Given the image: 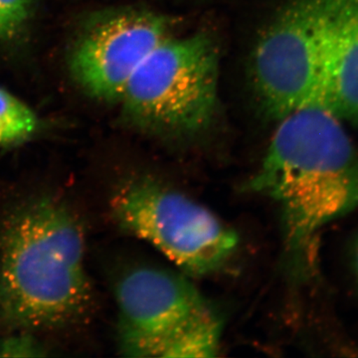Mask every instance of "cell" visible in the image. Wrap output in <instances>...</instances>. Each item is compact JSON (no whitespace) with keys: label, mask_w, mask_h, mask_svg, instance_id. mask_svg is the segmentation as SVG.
<instances>
[{"label":"cell","mask_w":358,"mask_h":358,"mask_svg":"<svg viewBox=\"0 0 358 358\" xmlns=\"http://www.w3.org/2000/svg\"><path fill=\"white\" fill-rule=\"evenodd\" d=\"M278 122L247 190L279 208L285 258L303 277L315 272L324 228L358 209V150L345 122L322 105Z\"/></svg>","instance_id":"obj_1"},{"label":"cell","mask_w":358,"mask_h":358,"mask_svg":"<svg viewBox=\"0 0 358 358\" xmlns=\"http://www.w3.org/2000/svg\"><path fill=\"white\" fill-rule=\"evenodd\" d=\"M85 236L54 199L26 205L0 235V313L13 326L50 329L79 320L91 305Z\"/></svg>","instance_id":"obj_2"},{"label":"cell","mask_w":358,"mask_h":358,"mask_svg":"<svg viewBox=\"0 0 358 358\" xmlns=\"http://www.w3.org/2000/svg\"><path fill=\"white\" fill-rule=\"evenodd\" d=\"M117 345L136 358L213 357L220 350V315L185 275L134 268L115 287Z\"/></svg>","instance_id":"obj_3"},{"label":"cell","mask_w":358,"mask_h":358,"mask_svg":"<svg viewBox=\"0 0 358 358\" xmlns=\"http://www.w3.org/2000/svg\"><path fill=\"white\" fill-rule=\"evenodd\" d=\"M219 55L204 34L162 40L129 79L121 102L129 122L157 136H189L213 121Z\"/></svg>","instance_id":"obj_4"},{"label":"cell","mask_w":358,"mask_h":358,"mask_svg":"<svg viewBox=\"0 0 358 358\" xmlns=\"http://www.w3.org/2000/svg\"><path fill=\"white\" fill-rule=\"evenodd\" d=\"M112 209L122 230L152 245L188 275L221 270L239 244L237 233L213 212L150 176L124 183Z\"/></svg>","instance_id":"obj_5"},{"label":"cell","mask_w":358,"mask_h":358,"mask_svg":"<svg viewBox=\"0 0 358 358\" xmlns=\"http://www.w3.org/2000/svg\"><path fill=\"white\" fill-rule=\"evenodd\" d=\"M329 0H289L254 52L257 95L271 119L317 103Z\"/></svg>","instance_id":"obj_6"},{"label":"cell","mask_w":358,"mask_h":358,"mask_svg":"<svg viewBox=\"0 0 358 358\" xmlns=\"http://www.w3.org/2000/svg\"><path fill=\"white\" fill-rule=\"evenodd\" d=\"M169 30L167 18L150 11L115 14L80 40L71 57L73 76L90 95L120 101L134 73L169 36Z\"/></svg>","instance_id":"obj_7"},{"label":"cell","mask_w":358,"mask_h":358,"mask_svg":"<svg viewBox=\"0 0 358 358\" xmlns=\"http://www.w3.org/2000/svg\"><path fill=\"white\" fill-rule=\"evenodd\" d=\"M319 105L358 124V0H329Z\"/></svg>","instance_id":"obj_8"},{"label":"cell","mask_w":358,"mask_h":358,"mask_svg":"<svg viewBox=\"0 0 358 358\" xmlns=\"http://www.w3.org/2000/svg\"><path fill=\"white\" fill-rule=\"evenodd\" d=\"M38 129L34 112L20 99L0 88V145L25 141Z\"/></svg>","instance_id":"obj_9"},{"label":"cell","mask_w":358,"mask_h":358,"mask_svg":"<svg viewBox=\"0 0 358 358\" xmlns=\"http://www.w3.org/2000/svg\"><path fill=\"white\" fill-rule=\"evenodd\" d=\"M30 10L31 0H0V39L9 38L20 31Z\"/></svg>","instance_id":"obj_10"},{"label":"cell","mask_w":358,"mask_h":358,"mask_svg":"<svg viewBox=\"0 0 358 358\" xmlns=\"http://www.w3.org/2000/svg\"><path fill=\"white\" fill-rule=\"evenodd\" d=\"M42 348L31 336H16L0 345V357H30L42 355Z\"/></svg>","instance_id":"obj_11"},{"label":"cell","mask_w":358,"mask_h":358,"mask_svg":"<svg viewBox=\"0 0 358 358\" xmlns=\"http://www.w3.org/2000/svg\"><path fill=\"white\" fill-rule=\"evenodd\" d=\"M350 258L352 273L358 284V232L353 237L352 244H350Z\"/></svg>","instance_id":"obj_12"}]
</instances>
